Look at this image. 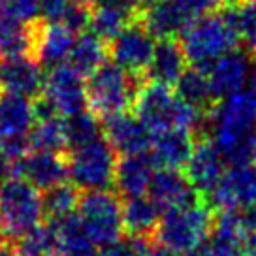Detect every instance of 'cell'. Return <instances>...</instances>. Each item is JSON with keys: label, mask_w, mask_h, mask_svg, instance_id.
<instances>
[{"label": "cell", "mask_w": 256, "mask_h": 256, "mask_svg": "<svg viewBox=\"0 0 256 256\" xmlns=\"http://www.w3.org/2000/svg\"><path fill=\"white\" fill-rule=\"evenodd\" d=\"M4 151V149H2V138H0V152Z\"/></svg>", "instance_id": "obj_49"}, {"label": "cell", "mask_w": 256, "mask_h": 256, "mask_svg": "<svg viewBox=\"0 0 256 256\" xmlns=\"http://www.w3.org/2000/svg\"><path fill=\"white\" fill-rule=\"evenodd\" d=\"M0 64H2V60H0Z\"/></svg>", "instance_id": "obj_50"}, {"label": "cell", "mask_w": 256, "mask_h": 256, "mask_svg": "<svg viewBox=\"0 0 256 256\" xmlns=\"http://www.w3.org/2000/svg\"><path fill=\"white\" fill-rule=\"evenodd\" d=\"M76 38H78V34L70 30L60 21H42L38 26L34 58L46 70L62 62H68Z\"/></svg>", "instance_id": "obj_20"}, {"label": "cell", "mask_w": 256, "mask_h": 256, "mask_svg": "<svg viewBox=\"0 0 256 256\" xmlns=\"http://www.w3.org/2000/svg\"><path fill=\"white\" fill-rule=\"evenodd\" d=\"M256 130V98L250 88L218 100L209 113L204 136L220 149L228 164H247L254 160L252 136Z\"/></svg>", "instance_id": "obj_1"}, {"label": "cell", "mask_w": 256, "mask_h": 256, "mask_svg": "<svg viewBox=\"0 0 256 256\" xmlns=\"http://www.w3.org/2000/svg\"><path fill=\"white\" fill-rule=\"evenodd\" d=\"M132 110L151 134L170 128H183L196 136H204L209 117V113L186 104L172 87L149 80L142 83Z\"/></svg>", "instance_id": "obj_2"}, {"label": "cell", "mask_w": 256, "mask_h": 256, "mask_svg": "<svg viewBox=\"0 0 256 256\" xmlns=\"http://www.w3.org/2000/svg\"><path fill=\"white\" fill-rule=\"evenodd\" d=\"M142 256H170V252H166L164 248H160L158 245H154V241H152L151 245H149V248Z\"/></svg>", "instance_id": "obj_41"}, {"label": "cell", "mask_w": 256, "mask_h": 256, "mask_svg": "<svg viewBox=\"0 0 256 256\" xmlns=\"http://www.w3.org/2000/svg\"><path fill=\"white\" fill-rule=\"evenodd\" d=\"M106 140L113 145V149L120 156L124 154H140L149 152L152 134L136 117V113H117L102 120Z\"/></svg>", "instance_id": "obj_18"}, {"label": "cell", "mask_w": 256, "mask_h": 256, "mask_svg": "<svg viewBox=\"0 0 256 256\" xmlns=\"http://www.w3.org/2000/svg\"><path fill=\"white\" fill-rule=\"evenodd\" d=\"M108 56H110L108 42L102 40L98 34H94V32L88 28V30L78 34L68 62L72 64L80 74L88 78L102 64L108 62Z\"/></svg>", "instance_id": "obj_28"}, {"label": "cell", "mask_w": 256, "mask_h": 256, "mask_svg": "<svg viewBox=\"0 0 256 256\" xmlns=\"http://www.w3.org/2000/svg\"><path fill=\"white\" fill-rule=\"evenodd\" d=\"M136 19L140 12L128 0H98L90 8V30L110 42Z\"/></svg>", "instance_id": "obj_24"}, {"label": "cell", "mask_w": 256, "mask_h": 256, "mask_svg": "<svg viewBox=\"0 0 256 256\" xmlns=\"http://www.w3.org/2000/svg\"><path fill=\"white\" fill-rule=\"evenodd\" d=\"M208 74L216 102L243 92L247 90L254 78L252 53L245 48H236L211 64L208 68Z\"/></svg>", "instance_id": "obj_12"}, {"label": "cell", "mask_w": 256, "mask_h": 256, "mask_svg": "<svg viewBox=\"0 0 256 256\" xmlns=\"http://www.w3.org/2000/svg\"><path fill=\"white\" fill-rule=\"evenodd\" d=\"M176 92L186 104L198 108L204 113H211L216 106V98L211 88L208 68L190 64L176 83Z\"/></svg>", "instance_id": "obj_27"}, {"label": "cell", "mask_w": 256, "mask_h": 256, "mask_svg": "<svg viewBox=\"0 0 256 256\" xmlns=\"http://www.w3.org/2000/svg\"><path fill=\"white\" fill-rule=\"evenodd\" d=\"M0 19L34 24L42 21L40 0H0Z\"/></svg>", "instance_id": "obj_36"}, {"label": "cell", "mask_w": 256, "mask_h": 256, "mask_svg": "<svg viewBox=\"0 0 256 256\" xmlns=\"http://www.w3.org/2000/svg\"><path fill=\"white\" fill-rule=\"evenodd\" d=\"M80 188L72 183H60L44 190V213L49 222L62 220L78 213L80 208Z\"/></svg>", "instance_id": "obj_32"}, {"label": "cell", "mask_w": 256, "mask_h": 256, "mask_svg": "<svg viewBox=\"0 0 256 256\" xmlns=\"http://www.w3.org/2000/svg\"><path fill=\"white\" fill-rule=\"evenodd\" d=\"M147 194L162 211L206 200V196L192 186L183 170L177 168L154 170V176H152L151 186H149Z\"/></svg>", "instance_id": "obj_17"}, {"label": "cell", "mask_w": 256, "mask_h": 256, "mask_svg": "<svg viewBox=\"0 0 256 256\" xmlns=\"http://www.w3.org/2000/svg\"><path fill=\"white\" fill-rule=\"evenodd\" d=\"M144 81L113 60H108L87 78L88 110L102 120L128 112L134 108L138 90Z\"/></svg>", "instance_id": "obj_5"}, {"label": "cell", "mask_w": 256, "mask_h": 256, "mask_svg": "<svg viewBox=\"0 0 256 256\" xmlns=\"http://www.w3.org/2000/svg\"><path fill=\"white\" fill-rule=\"evenodd\" d=\"M156 38L142 19H136L126 28L108 42L110 58L120 68L128 70L142 80H147V72L154 56L156 49Z\"/></svg>", "instance_id": "obj_9"}, {"label": "cell", "mask_w": 256, "mask_h": 256, "mask_svg": "<svg viewBox=\"0 0 256 256\" xmlns=\"http://www.w3.org/2000/svg\"><path fill=\"white\" fill-rule=\"evenodd\" d=\"M36 122L34 102L30 98L0 90V138L2 142L28 138Z\"/></svg>", "instance_id": "obj_23"}, {"label": "cell", "mask_w": 256, "mask_h": 256, "mask_svg": "<svg viewBox=\"0 0 256 256\" xmlns=\"http://www.w3.org/2000/svg\"><path fill=\"white\" fill-rule=\"evenodd\" d=\"M76 2H80V4H85V6H88V8H92L98 0H76Z\"/></svg>", "instance_id": "obj_45"}, {"label": "cell", "mask_w": 256, "mask_h": 256, "mask_svg": "<svg viewBox=\"0 0 256 256\" xmlns=\"http://www.w3.org/2000/svg\"><path fill=\"white\" fill-rule=\"evenodd\" d=\"M42 96L60 117H70L88 108L87 80L70 62H62L46 72Z\"/></svg>", "instance_id": "obj_10"}, {"label": "cell", "mask_w": 256, "mask_h": 256, "mask_svg": "<svg viewBox=\"0 0 256 256\" xmlns=\"http://www.w3.org/2000/svg\"><path fill=\"white\" fill-rule=\"evenodd\" d=\"M186 55H184L183 48L179 40H158L156 42V49H154V56L147 72V80L156 81L168 87H176L179 78L188 68L186 66Z\"/></svg>", "instance_id": "obj_25"}, {"label": "cell", "mask_w": 256, "mask_h": 256, "mask_svg": "<svg viewBox=\"0 0 256 256\" xmlns=\"http://www.w3.org/2000/svg\"><path fill=\"white\" fill-rule=\"evenodd\" d=\"M14 177H23L40 190L53 188L68 179L66 152L30 151L14 164Z\"/></svg>", "instance_id": "obj_15"}, {"label": "cell", "mask_w": 256, "mask_h": 256, "mask_svg": "<svg viewBox=\"0 0 256 256\" xmlns=\"http://www.w3.org/2000/svg\"><path fill=\"white\" fill-rule=\"evenodd\" d=\"M215 211H243L256 202V166L230 164L215 188L206 196Z\"/></svg>", "instance_id": "obj_11"}, {"label": "cell", "mask_w": 256, "mask_h": 256, "mask_svg": "<svg viewBox=\"0 0 256 256\" xmlns=\"http://www.w3.org/2000/svg\"><path fill=\"white\" fill-rule=\"evenodd\" d=\"M0 218L8 240H19L46 218L44 194L23 177H10L0 186Z\"/></svg>", "instance_id": "obj_7"}, {"label": "cell", "mask_w": 256, "mask_h": 256, "mask_svg": "<svg viewBox=\"0 0 256 256\" xmlns=\"http://www.w3.org/2000/svg\"><path fill=\"white\" fill-rule=\"evenodd\" d=\"M170 256H200V252L196 250V252H186V254H170Z\"/></svg>", "instance_id": "obj_46"}, {"label": "cell", "mask_w": 256, "mask_h": 256, "mask_svg": "<svg viewBox=\"0 0 256 256\" xmlns=\"http://www.w3.org/2000/svg\"><path fill=\"white\" fill-rule=\"evenodd\" d=\"M226 8L232 16L243 48L252 53L256 49V0H240Z\"/></svg>", "instance_id": "obj_35"}, {"label": "cell", "mask_w": 256, "mask_h": 256, "mask_svg": "<svg viewBox=\"0 0 256 256\" xmlns=\"http://www.w3.org/2000/svg\"><path fill=\"white\" fill-rule=\"evenodd\" d=\"M154 170L156 166L149 152L120 156L115 174V190L122 198L145 196L151 186Z\"/></svg>", "instance_id": "obj_22"}, {"label": "cell", "mask_w": 256, "mask_h": 256, "mask_svg": "<svg viewBox=\"0 0 256 256\" xmlns=\"http://www.w3.org/2000/svg\"><path fill=\"white\" fill-rule=\"evenodd\" d=\"M78 218L88 240L98 248L112 245L122 238V202L113 190L83 192L78 208Z\"/></svg>", "instance_id": "obj_8"}, {"label": "cell", "mask_w": 256, "mask_h": 256, "mask_svg": "<svg viewBox=\"0 0 256 256\" xmlns=\"http://www.w3.org/2000/svg\"><path fill=\"white\" fill-rule=\"evenodd\" d=\"M252 60H254V68H256V49L252 51Z\"/></svg>", "instance_id": "obj_48"}, {"label": "cell", "mask_w": 256, "mask_h": 256, "mask_svg": "<svg viewBox=\"0 0 256 256\" xmlns=\"http://www.w3.org/2000/svg\"><path fill=\"white\" fill-rule=\"evenodd\" d=\"M72 2L74 0H40L42 19L44 21H60Z\"/></svg>", "instance_id": "obj_39"}, {"label": "cell", "mask_w": 256, "mask_h": 256, "mask_svg": "<svg viewBox=\"0 0 256 256\" xmlns=\"http://www.w3.org/2000/svg\"><path fill=\"white\" fill-rule=\"evenodd\" d=\"M58 241L53 224H40L16 240L17 256H56Z\"/></svg>", "instance_id": "obj_34"}, {"label": "cell", "mask_w": 256, "mask_h": 256, "mask_svg": "<svg viewBox=\"0 0 256 256\" xmlns=\"http://www.w3.org/2000/svg\"><path fill=\"white\" fill-rule=\"evenodd\" d=\"M196 140L198 136L190 130L170 128L158 134H152L149 154L156 168L183 170L194 151Z\"/></svg>", "instance_id": "obj_19"}, {"label": "cell", "mask_w": 256, "mask_h": 256, "mask_svg": "<svg viewBox=\"0 0 256 256\" xmlns=\"http://www.w3.org/2000/svg\"><path fill=\"white\" fill-rule=\"evenodd\" d=\"M248 232L241 211H215L211 234L200 247V256H247Z\"/></svg>", "instance_id": "obj_13"}, {"label": "cell", "mask_w": 256, "mask_h": 256, "mask_svg": "<svg viewBox=\"0 0 256 256\" xmlns=\"http://www.w3.org/2000/svg\"><path fill=\"white\" fill-rule=\"evenodd\" d=\"M151 243L152 240L126 236V238H119L117 241H113L112 245L100 248V250H102V256H142Z\"/></svg>", "instance_id": "obj_37"}, {"label": "cell", "mask_w": 256, "mask_h": 256, "mask_svg": "<svg viewBox=\"0 0 256 256\" xmlns=\"http://www.w3.org/2000/svg\"><path fill=\"white\" fill-rule=\"evenodd\" d=\"M0 256H17L16 245H12V243H6V241H2V243H0Z\"/></svg>", "instance_id": "obj_42"}, {"label": "cell", "mask_w": 256, "mask_h": 256, "mask_svg": "<svg viewBox=\"0 0 256 256\" xmlns=\"http://www.w3.org/2000/svg\"><path fill=\"white\" fill-rule=\"evenodd\" d=\"M241 215H243V222H245L247 232L248 234L256 232V202L252 204V206H248L247 209H243Z\"/></svg>", "instance_id": "obj_40"}, {"label": "cell", "mask_w": 256, "mask_h": 256, "mask_svg": "<svg viewBox=\"0 0 256 256\" xmlns=\"http://www.w3.org/2000/svg\"><path fill=\"white\" fill-rule=\"evenodd\" d=\"M228 162L224 158L220 149L209 136H198L194 151H192L188 162L184 164V176L196 190L208 196L215 188V184L220 181V177L226 172Z\"/></svg>", "instance_id": "obj_14"}, {"label": "cell", "mask_w": 256, "mask_h": 256, "mask_svg": "<svg viewBox=\"0 0 256 256\" xmlns=\"http://www.w3.org/2000/svg\"><path fill=\"white\" fill-rule=\"evenodd\" d=\"M51 224L55 228L58 241L56 256H102V250L83 232L78 213Z\"/></svg>", "instance_id": "obj_29"}, {"label": "cell", "mask_w": 256, "mask_h": 256, "mask_svg": "<svg viewBox=\"0 0 256 256\" xmlns=\"http://www.w3.org/2000/svg\"><path fill=\"white\" fill-rule=\"evenodd\" d=\"M160 216H162V209L149 196L126 198V202L122 204V222L128 236L152 240Z\"/></svg>", "instance_id": "obj_26"}, {"label": "cell", "mask_w": 256, "mask_h": 256, "mask_svg": "<svg viewBox=\"0 0 256 256\" xmlns=\"http://www.w3.org/2000/svg\"><path fill=\"white\" fill-rule=\"evenodd\" d=\"M140 19L156 40H179L184 28L192 23L177 0H154L142 10Z\"/></svg>", "instance_id": "obj_21"}, {"label": "cell", "mask_w": 256, "mask_h": 256, "mask_svg": "<svg viewBox=\"0 0 256 256\" xmlns=\"http://www.w3.org/2000/svg\"><path fill=\"white\" fill-rule=\"evenodd\" d=\"M177 2L181 4V8L184 10V14L194 21V19H198V17H202V16L220 12L222 8L228 6L230 0H177Z\"/></svg>", "instance_id": "obj_38"}, {"label": "cell", "mask_w": 256, "mask_h": 256, "mask_svg": "<svg viewBox=\"0 0 256 256\" xmlns=\"http://www.w3.org/2000/svg\"><path fill=\"white\" fill-rule=\"evenodd\" d=\"M4 240H8V238H6V230H4V224H2V218H0V243Z\"/></svg>", "instance_id": "obj_44"}, {"label": "cell", "mask_w": 256, "mask_h": 256, "mask_svg": "<svg viewBox=\"0 0 256 256\" xmlns=\"http://www.w3.org/2000/svg\"><path fill=\"white\" fill-rule=\"evenodd\" d=\"M46 68L34 56H6L0 64V90L38 98L44 92Z\"/></svg>", "instance_id": "obj_16"}, {"label": "cell", "mask_w": 256, "mask_h": 256, "mask_svg": "<svg viewBox=\"0 0 256 256\" xmlns=\"http://www.w3.org/2000/svg\"><path fill=\"white\" fill-rule=\"evenodd\" d=\"M64 134H66L68 151L88 144V142H94L104 136L102 119L96 117L87 108L80 113H74L70 117H64Z\"/></svg>", "instance_id": "obj_33"}, {"label": "cell", "mask_w": 256, "mask_h": 256, "mask_svg": "<svg viewBox=\"0 0 256 256\" xmlns=\"http://www.w3.org/2000/svg\"><path fill=\"white\" fill-rule=\"evenodd\" d=\"M252 152H254V158H256V130H254V136H252Z\"/></svg>", "instance_id": "obj_47"}, {"label": "cell", "mask_w": 256, "mask_h": 256, "mask_svg": "<svg viewBox=\"0 0 256 256\" xmlns=\"http://www.w3.org/2000/svg\"><path fill=\"white\" fill-rule=\"evenodd\" d=\"M213 222L215 209L209 206L208 200L168 209L162 211L152 241L170 254L196 252L211 234Z\"/></svg>", "instance_id": "obj_3"}, {"label": "cell", "mask_w": 256, "mask_h": 256, "mask_svg": "<svg viewBox=\"0 0 256 256\" xmlns=\"http://www.w3.org/2000/svg\"><path fill=\"white\" fill-rule=\"evenodd\" d=\"M186 60L192 66L209 68L220 56L230 53L240 44L234 19L228 8L194 19L179 36Z\"/></svg>", "instance_id": "obj_4"}, {"label": "cell", "mask_w": 256, "mask_h": 256, "mask_svg": "<svg viewBox=\"0 0 256 256\" xmlns=\"http://www.w3.org/2000/svg\"><path fill=\"white\" fill-rule=\"evenodd\" d=\"M66 160L68 179L80 190L88 192L115 188L119 152L113 149L106 136L66 151Z\"/></svg>", "instance_id": "obj_6"}, {"label": "cell", "mask_w": 256, "mask_h": 256, "mask_svg": "<svg viewBox=\"0 0 256 256\" xmlns=\"http://www.w3.org/2000/svg\"><path fill=\"white\" fill-rule=\"evenodd\" d=\"M40 23L26 24L14 19H0V53L4 56H34Z\"/></svg>", "instance_id": "obj_30"}, {"label": "cell", "mask_w": 256, "mask_h": 256, "mask_svg": "<svg viewBox=\"0 0 256 256\" xmlns=\"http://www.w3.org/2000/svg\"><path fill=\"white\" fill-rule=\"evenodd\" d=\"M32 151H53V152H66V134H64V117L51 115L36 119L28 134Z\"/></svg>", "instance_id": "obj_31"}, {"label": "cell", "mask_w": 256, "mask_h": 256, "mask_svg": "<svg viewBox=\"0 0 256 256\" xmlns=\"http://www.w3.org/2000/svg\"><path fill=\"white\" fill-rule=\"evenodd\" d=\"M128 2H130V4H132V6L142 14V10H145L151 2H154V0H128Z\"/></svg>", "instance_id": "obj_43"}]
</instances>
